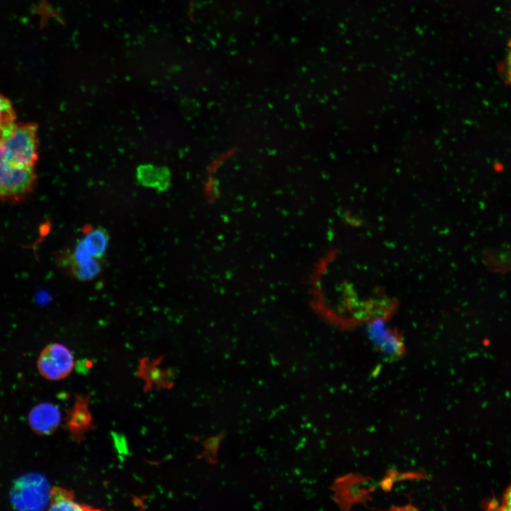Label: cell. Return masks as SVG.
<instances>
[{"label":"cell","mask_w":511,"mask_h":511,"mask_svg":"<svg viewBox=\"0 0 511 511\" xmlns=\"http://www.w3.org/2000/svg\"><path fill=\"white\" fill-rule=\"evenodd\" d=\"M366 334L375 348L386 358L400 357L404 351L400 338L382 318H375L366 327Z\"/></svg>","instance_id":"5"},{"label":"cell","mask_w":511,"mask_h":511,"mask_svg":"<svg viewBox=\"0 0 511 511\" xmlns=\"http://www.w3.org/2000/svg\"><path fill=\"white\" fill-rule=\"evenodd\" d=\"M82 241L89 256L96 260H100L106 253L109 236L104 228L98 227L87 232Z\"/></svg>","instance_id":"10"},{"label":"cell","mask_w":511,"mask_h":511,"mask_svg":"<svg viewBox=\"0 0 511 511\" xmlns=\"http://www.w3.org/2000/svg\"><path fill=\"white\" fill-rule=\"evenodd\" d=\"M136 178L144 187L165 191L170 185V171L166 167H155L151 164L141 165L136 170Z\"/></svg>","instance_id":"8"},{"label":"cell","mask_w":511,"mask_h":511,"mask_svg":"<svg viewBox=\"0 0 511 511\" xmlns=\"http://www.w3.org/2000/svg\"><path fill=\"white\" fill-rule=\"evenodd\" d=\"M35 168H21L0 155V199L18 202L31 193L36 183Z\"/></svg>","instance_id":"3"},{"label":"cell","mask_w":511,"mask_h":511,"mask_svg":"<svg viewBox=\"0 0 511 511\" xmlns=\"http://www.w3.org/2000/svg\"><path fill=\"white\" fill-rule=\"evenodd\" d=\"M498 70L505 83L511 87V39L507 44L505 54L499 64Z\"/></svg>","instance_id":"13"},{"label":"cell","mask_w":511,"mask_h":511,"mask_svg":"<svg viewBox=\"0 0 511 511\" xmlns=\"http://www.w3.org/2000/svg\"><path fill=\"white\" fill-rule=\"evenodd\" d=\"M49 510H89L91 507L75 501V494L64 488L53 486L50 488Z\"/></svg>","instance_id":"9"},{"label":"cell","mask_w":511,"mask_h":511,"mask_svg":"<svg viewBox=\"0 0 511 511\" xmlns=\"http://www.w3.org/2000/svg\"><path fill=\"white\" fill-rule=\"evenodd\" d=\"M37 124L17 123L11 135L0 144V155L8 163L21 168H35L38 160Z\"/></svg>","instance_id":"1"},{"label":"cell","mask_w":511,"mask_h":511,"mask_svg":"<svg viewBox=\"0 0 511 511\" xmlns=\"http://www.w3.org/2000/svg\"><path fill=\"white\" fill-rule=\"evenodd\" d=\"M74 358L64 345L54 343L45 347L38 361L40 374L49 380H60L67 377L74 368Z\"/></svg>","instance_id":"4"},{"label":"cell","mask_w":511,"mask_h":511,"mask_svg":"<svg viewBox=\"0 0 511 511\" xmlns=\"http://www.w3.org/2000/svg\"><path fill=\"white\" fill-rule=\"evenodd\" d=\"M88 402L89 397L80 395L76 398L73 407L69 412L67 429L70 436L77 442H79L93 427Z\"/></svg>","instance_id":"7"},{"label":"cell","mask_w":511,"mask_h":511,"mask_svg":"<svg viewBox=\"0 0 511 511\" xmlns=\"http://www.w3.org/2000/svg\"><path fill=\"white\" fill-rule=\"evenodd\" d=\"M94 258L79 263H67L74 276L81 280H88L95 278L100 272V265Z\"/></svg>","instance_id":"12"},{"label":"cell","mask_w":511,"mask_h":511,"mask_svg":"<svg viewBox=\"0 0 511 511\" xmlns=\"http://www.w3.org/2000/svg\"><path fill=\"white\" fill-rule=\"evenodd\" d=\"M62 419L59 408L54 404L43 402L34 406L28 414V424L39 435H50L56 431Z\"/></svg>","instance_id":"6"},{"label":"cell","mask_w":511,"mask_h":511,"mask_svg":"<svg viewBox=\"0 0 511 511\" xmlns=\"http://www.w3.org/2000/svg\"><path fill=\"white\" fill-rule=\"evenodd\" d=\"M498 509L501 510H511V485L505 490L500 507Z\"/></svg>","instance_id":"14"},{"label":"cell","mask_w":511,"mask_h":511,"mask_svg":"<svg viewBox=\"0 0 511 511\" xmlns=\"http://www.w3.org/2000/svg\"><path fill=\"white\" fill-rule=\"evenodd\" d=\"M50 493L48 482L43 476L38 473H29L14 482L11 489L10 499L16 510H44L50 502Z\"/></svg>","instance_id":"2"},{"label":"cell","mask_w":511,"mask_h":511,"mask_svg":"<svg viewBox=\"0 0 511 511\" xmlns=\"http://www.w3.org/2000/svg\"><path fill=\"white\" fill-rule=\"evenodd\" d=\"M16 116L10 100L0 94V144L7 139L16 126Z\"/></svg>","instance_id":"11"}]
</instances>
